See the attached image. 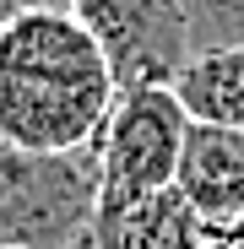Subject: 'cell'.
I'll list each match as a JSON object with an SVG mask.
<instances>
[{
  "instance_id": "cell-1",
  "label": "cell",
  "mask_w": 244,
  "mask_h": 249,
  "mask_svg": "<svg viewBox=\"0 0 244 249\" xmlns=\"http://www.w3.org/2000/svg\"><path fill=\"white\" fill-rule=\"evenodd\" d=\"M119 98L103 44L71 11L0 22V136L22 152L98 146Z\"/></svg>"
},
{
  "instance_id": "cell-9",
  "label": "cell",
  "mask_w": 244,
  "mask_h": 249,
  "mask_svg": "<svg viewBox=\"0 0 244 249\" xmlns=\"http://www.w3.org/2000/svg\"><path fill=\"white\" fill-rule=\"evenodd\" d=\"M22 11H71V0H0V22H11Z\"/></svg>"
},
{
  "instance_id": "cell-3",
  "label": "cell",
  "mask_w": 244,
  "mask_h": 249,
  "mask_svg": "<svg viewBox=\"0 0 244 249\" xmlns=\"http://www.w3.org/2000/svg\"><path fill=\"white\" fill-rule=\"evenodd\" d=\"M185 141H190V114L174 98V87H119L114 114L98 136V162H103L98 217L174 190Z\"/></svg>"
},
{
  "instance_id": "cell-7",
  "label": "cell",
  "mask_w": 244,
  "mask_h": 249,
  "mask_svg": "<svg viewBox=\"0 0 244 249\" xmlns=\"http://www.w3.org/2000/svg\"><path fill=\"white\" fill-rule=\"evenodd\" d=\"M174 98L185 103L190 124L244 136V44L239 49H195L174 81Z\"/></svg>"
},
{
  "instance_id": "cell-10",
  "label": "cell",
  "mask_w": 244,
  "mask_h": 249,
  "mask_svg": "<svg viewBox=\"0 0 244 249\" xmlns=\"http://www.w3.org/2000/svg\"><path fill=\"white\" fill-rule=\"evenodd\" d=\"M201 249H244V233H206Z\"/></svg>"
},
{
  "instance_id": "cell-8",
  "label": "cell",
  "mask_w": 244,
  "mask_h": 249,
  "mask_svg": "<svg viewBox=\"0 0 244 249\" xmlns=\"http://www.w3.org/2000/svg\"><path fill=\"white\" fill-rule=\"evenodd\" d=\"M190 49H239L244 44V0H185Z\"/></svg>"
},
{
  "instance_id": "cell-2",
  "label": "cell",
  "mask_w": 244,
  "mask_h": 249,
  "mask_svg": "<svg viewBox=\"0 0 244 249\" xmlns=\"http://www.w3.org/2000/svg\"><path fill=\"white\" fill-rule=\"evenodd\" d=\"M98 206V146L22 152L0 136V249H93Z\"/></svg>"
},
{
  "instance_id": "cell-5",
  "label": "cell",
  "mask_w": 244,
  "mask_h": 249,
  "mask_svg": "<svg viewBox=\"0 0 244 249\" xmlns=\"http://www.w3.org/2000/svg\"><path fill=\"white\" fill-rule=\"evenodd\" d=\"M179 195L195 206L206 233H244V136L190 124Z\"/></svg>"
},
{
  "instance_id": "cell-4",
  "label": "cell",
  "mask_w": 244,
  "mask_h": 249,
  "mask_svg": "<svg viewBox=\"0 0 244 249\" xmlns=\"http://www.w3.org/2000/svg\"><path fill=\"white\" fill-rule=\"evenodd\" d=\"M71 17L103 44L119 87H174L195 54L185 0H71Z\"/></svg>"
},
{
  "instance_id": "cell-6",
  "label": "cell",
  "mask_w": 244,
  "mask_h": 249,
  "mask_svg": "<svg viewBox=\"0 0 244 249\" xmlns=\"http://www.w3.org/2000/svg\"><path fill=\"white\" fill-rule=\"evenodd\" d=\"M201 244H206V228H201L195 206L179 195V184L136 206L103 212L93 233V249H201Z\"/></svg>"
}]
</instances>
